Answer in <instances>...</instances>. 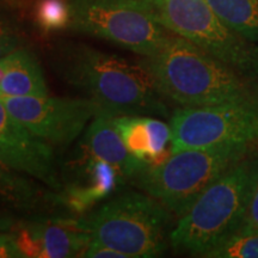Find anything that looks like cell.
<instances>
[{
  "instance_id": "obj_20",
  "label": "cell",
  "mask_w": 258,
  "mask_h": 258,
  "mask_svg": "<svg viewBox=\"0 0 258 258\" xmlns=\"http://www.w3.org/2000/svg\"><path fill=\"white\" fill-rule=\"evenodd\" d=\"M24 34L15 11L0 4V59L23 47Z\"/></svg>"
},
{
  "instance_id": "obj_18",
  "label": "cell",
  "mask_w": 258,
  "mask_h": 258,
  "mask_svg": "<svg viewBox=\"0 0 258 258\" xmlns=\"http://www.w3.org/2000/svg\"><path fill=\"white\" fill-rule=\"evenodd\" d=\"M31 18L44 34L70 28L69 0H35L31 6Z\"/></svg>"
},
{
  "instance_id": "obj_16",
  "label": "cell",
  "mask_w": 258,
  "mask_h": 258,
  "mask_svg": "<svg viewBox=\"0 0 258 258\" xmlns=\"http://www.w3.org/2000/svg\"><path fill=\"white\" fill-rule=\"evenodd\" d=\"M43 190L0 159V203L16 212L30 213L44 201Z\"/></svg>"
},
{
  "instance_id": "obj_17",
  "label": "cell",
  "mask_w": 258,
  "mask_h": 258,
  "mask_svg": "<svg viewBox=\"0 0 258 258\" xmlns=\"http://www.w3.org/2000/svg\"><path fill=\"white\" fill-rule=\"evenodd\" d=\"M226 24L258 44V0H206Z\"/></svg>"
},
{
  "instance_id": "obj_24",
  "label": "cell",
  "mask_w": 258,
  "mask_h": 258,
  "mask_svg": "<svg viewBox=\"0 0 258 258\" xmlns=\"http://www.w3.org/2000/svg\"><path fill=\"white\" fill-rule=\"evenodd\" d=\"M16 224H17V221L14 218L5 214H0V232H4V233H6V232H12Z\"/></svg>"
},
{
  "instance_id": "obj_8",
  "label": "cell",
  "mask_w": 258,
  "mask_h": 258,
  "mask_svg": "<svg viewBox=\"0 0 258 258\" xmlns=\"http://www.w3.org/2000/svg\"><path fill=\"white\" fill-rule=\"evenodd\" d=\"M171 153L219 145L258 147V98L179 108L171 117Z\"/></svg>"
},
{
  "instance_id": "obj_19",
  "label": "cell",
  "mask_w": 258,
  "mask_h": 258,
  "mask_svg": "<svg viewBox=\"0 0 258 258\" xmlns=\"http://www.w3.org/2000/svg\"><path fill=\"white\" fill-rule=\"evenodd\" d=\"M208 258H258V231L237 233L213 249Z\"/></svg>"
},
{
  "instance_id": "obj_15",
  "label": "cell",
  "mask_w": 258,
  "mask_h": 258,
  "mask_svg": "<svg viewBox=\"0 0 258 258\" xmlns=\"http://www.w3.org/2000/svg\"><path fill=\"white\" fill-rule=\"evenodd\" d=\"M85 184L67 185L59 200L76 213H83L97 201L106 198L121 183V175L106 161L92 158L86 164Z\"/></svg>"
},
{
  "instance_id": "obj_12",
  "label": "cell",
  "mask_w": 258,
  "mask_h": 258,
  "mask_svg": "<svg viewBox=\"0 0 258 258\" xmlns=\"http://www.w3.org/2000/svg\"><path fill=\"white\" fill-rule=\"evenodd\" d=\"M112 123L122 140L139 159L148 165H159L171 156V127L165 122L143 115H120L112 117Z\"/></svg>"
},
{
  "instance_id": "obj_21",
  "label": "cell",
  "mask_w": 258,
  "mask_h": 258,
  "mask_svg": "<svg viewBox=\"0 0 258 258\" xmlns=\"http://www.w3.org/2000/svg\"><path fill=\"white\" fill-rule=\"evenodd\" d=\"M258 231V175L254 179L253 186L251 189L247 208L245 212L243 222L238 233H250Z\"/></svg>"
},
{
  "instance_id": "obj_23",
  "label": "cell",
  "mask_w": 258,
  "mask_h": 258,
  "mask_svg": "<svg viewBox=\"0 0 258 258\" xmlns=\"http://www.w3.org/2000/svg\"><path fill=\"white\" fill-rule=\"evenodd\" d=\"M11 232H0V258H23Z\"/></svg>"
},
{
  "instance_id": "obj_11",
  "label": "cell",
  "mask_w": 258,
  "mask_h": 258,
  "mask_svg": "<svg viewBox=\"0 0 258 258\" xmlns=\"http://www.w3.org/2000/svg\"><path fill=\"white\" fill-rule=\"evenodd\" d=\"M24 257H82L91 235L84 231L79 219L34 218L17 222L11 232Z\"/></svg>"
},
{
  "instance_id": "obj_13",
  "label": "cell",
  "mask_w": 258,
  "mask_h": 258,
  "mask_svg": "<svg viewBox=\"0 0 258 258\" xmlns=\"http://www.w3.org/2000/svg\"><path fill=\"white\" fill-rule=\"evenodd\" d=\"M112 117L106 112L97 115L86 131L84 144L92 158L106 161L118 171L122 178L133 180L148 164L129 152L112 123Z\"/></svg>"
},
{
  "instance_id": "obj_14",
  "label": "cell",
  "mask_w": 258,
  "mask_h": 258,
  "mask_svg": "<svg viewBox=\"0 0 258 258\" xmlns=\"http://www.w3.org/2000/svg\"><path fill=\"white\" fill-rule=\"evenodd\" d=\"M5 72L0 96L44 97L49 95L43 70L34 51L25 47L4 56Z\"/></svg>"
},
{
  "instance_id": "obj_1",
  "label": "cell",
  "mask_w": 258,
  "mask_h": 258,
  "mask_svg": "<svg viewBox=\"0 0 258 258\" xmlns=\"http://www.w3.org/2000/svg\"><path fill=\"white\" fill-rule=\"evenodd\" d=\"M57 76L111 116H167L163 97L143 63H132L84 43L62 42L53 50Z\"/></svg>"
},
{
  "instance_id": "obj_5",
  "label": "cell",
  "mask_w": 258,
  "mask_h": 258,
  "mask_svg": "<svg viewBox=\"0 0 258 258\" xmlns=\"http://www.w3.org/2000/svg\"><path fill=\"white\" fill-rule=\"evenodd\" d=\"M170 213L148 194L131 191L111 199L79 222L92 239L128 258H151L166 250Z\"/></svg>"
},
{
  "instance_id": "obj_7",
  "label": "cell",
  "mask_w": 258,
  "mask_h": 258,
  "mask_svg": "<svg viewBox=\"0 0 258 258\" xmlns=\"http://www.w3.org/2000/svg\"><path fill=\"white\" fill-rule=\"evenodd\" d=\"M160 22L258 86V44L225 23L206 0H150Z\"/></svg>"
},
{
  "instance_id": "obj_9",
  "label": "cell",
  "mask_w": 258,
  "mask_h": 258,
  "mask_svg": "<svg viewBox=\"0 0 258 258\" xmlns=\"http://www.w3.org/2000/svg\"><path fill=\"white\" fill-rule=\"evenodd\" d=\"M0 102L32 134L60 148L70 146L90 120L104 112L89 98L0 96Z\"/></svg>"
},
{
  "instance_id": "obj_6",
  "label": "cell",
  "mask_w": 258,
  "mask_h": 258,
  "mask_svg": "<svg viewBox=\"0 0 258 258\" xmlns=\"http://www.w3.org/2000/svg\"><path fill=\"white\" fill-rule=\"evenodd\" d=\"M71 30L103 38L144 57L152 56L172 32L150 0H69Z\"/></svg>"
},
{
  "instance_id": "obj_2",
  "label": "cell",
  "mask_w": 258,
  "mask_h": 258,
  "mask_svg": "<svg viewBox=\"0 0 258 258\" xmlns=\"http://www.w3.org/2000/svg\"><path fill=\"white\" fill-rule=\"evenodd\" d=\"M158 92L180 108L258 98V86L201 48L171 34L164 46L141 61Z\"/></svg>"
},
{
  "instance_id": "obj_10",
  "label": "cell",
  "mask_w": 258,
  "mask_h": 258,
  "mask_svg": "<svg viewBox=\"0 0 258 258\" xmlns=\"http://www.w3.org/2000/svg\"><path fill=\"white\" fill-rule=\"evenodd\" d=\"M0 159L51 189H63L53 147L32 134L0 102Z\"/></svg>"
},
{
  "instance_id": "obj_3",
  "label": "cell",
  "mask_w": 258,
  "mask_h": 258,
  "mask_svg": "<svg viewBox=\"0 0 258 258\" xmlns=\"http://www.w3.org/2000/svg\"><path fill=\"white\" fill-rule=\"evenodd\" d=\"M257 175L258 150L234 164L199 196L170 232V244L206 257L237 234Z\"/></svg>"
},
{
  "instance_id": "obj_4",
  "label": "cell",
  "mask_w": 258,
  "mask_h": 258,
  "mask_svg": "<svg viewBox=\"0 0 258 258\" xmlns=\"http://www.w3.org/2000/svg\"><path fill=\"white\" fill-rule=\"evenodd\" d=\"M256 150L249 145L183 150L159 165H147L133 182L180 218L209 185Z\"/></svg>"
},
{
  "instance_id": "obj_22",
  "label": "cell",
  "mask_w": 258,
  "mask_h": 258,
  "mask_svg": "<svg viewBox=\"0 0 258 258\" xmlns=\"http://www.w3.org/2000/svg\"><path fill=\"white\" fill-rule=\"evenodd\" d=\"M82 257L86 258H128L124 253L116 251L106 245L99 243L95 239H91L88 247L84 251Z\"/></svg>"
}]
</instances>
